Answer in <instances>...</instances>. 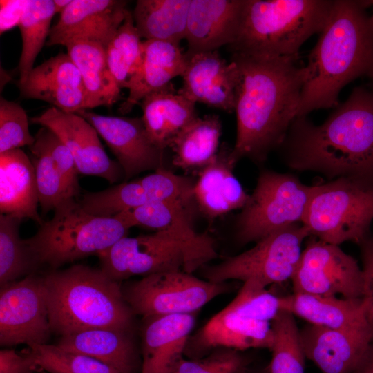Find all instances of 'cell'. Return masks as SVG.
I'll return each mask as SVG.
<instances>
[{
    "instance_id": "obj_1",
    "label": "cell",
    "mask_w": 373,
    "mask_h": 373,
    "mask_svg": "<svg viewBox=\"0 0 373 373\" xmlns=\"http://www.w3.org/2000/svg\"><path fill=\"white\" fill-rule=\"evenodd\" d=\"M238 69L235 112L237 133L230 159L260 162L281 146L298 117L306 70L299 56L233 53Z\"/></svg>"
},
{
    "instance_id": "obj_2",
    "label": "cell",
    "mask_w": 373,
    "mask_h": 373,
    "mask_svg": "<svg viewBox=\"0 0 373 373\" xmlns=\"http://www.w3.org/2000/svg\"><path fill=\"white\" fill-rule=\"evenodd\" d=\"M281 146L291 169L373 182V90L355 87L320 125L296 117Z\"/></svg>"
},
{
    "instance_id": "obj_3",
    "label": "cell",
    "mask_w": 373,
    "mask_h": 373,
    "mask_svg": "<svg viewBox=\"0 0 373 373\" xmlns=\"http://www.w3.org/2000/svg\"><path fill=\"white\" fill-rule=\"evenodd\" d=\"M370 6V1H333L305 65L298 117L336 108L345 85L361 77L373 78V14L367 11Z\"/></svg>"
},
{
    "instance_id": "obj_4",
    "label": "cell",
    "mask_w": 373,
    "mask_h": 373,
    "mask_svg": "<svg viewBox=\"0 0 373 373\" xmlns=\"http://www.w3.org/2000/svg\"><path fill=\"white\" fill-rule=\"evenodd\" d=\"M43 276L52 332L63 336L93 328L133 331L135 314L121 283L100 268L73 265Z\"/></svg>"
},
{
    "instance_id": "obj_5",
    "label": "cell",
    "mask_w": 373,
    "mask_h": 373,
    "mask_svg": "<svg viewBox=\"0 0 373 373\" xmlns=\"http://www.w3.org/2000/svg\"><path fill=\"white\" fill-rule=\"evenodd\" d=\"M333 1L245 0L239 30L228 46L232 54L298 56L311 36L320 33Z\"/></svg>"
},
{
    "instance_id": "obj_6",
    "label": "cell",
    "mask_w": 373,
    "mask_h": 373,
    "mask_svg": "<svg viewBox=\"0 0 373 373\" xmlns=\"http://www.w3.org/2000/svg\"><path fill=\"white\" fill-rule=\"evenodd\" d=\"M53 217L25 241L39 266L52 270L91 255L98 256L133 227L119 213L113 217L95 216L86 211L75 198L60 203Z\"/></svg>"
},
{
    "instance_id": "obj_7",
    "label": "cell",
    "mask_w": 373,
    "mask_h": 373,
    "mask_svg": "<svg viewBox=\"0 0 373 373\" xmlns=\"http://www.w3.org/2000/svg\"><path fill=\"white\" fill-rule=\"evenodd\" d=\"M373 220V182L340 177L315 185L303 222L309 236L338 245L369 238Z\"/></svg>"
},
{
    "instance_id": "obj_8",
    "label": "cell",
    "mask_w": 373,
    "mask_h": 373,
    "mask_svg": "<svg viewBox=\"0 0 373 373\" xmlns=\"http://www.w3.org/2000/svg\"><path fill=\"white\" fill-rule=\"evenodd\" d=\"M314 187L292 174L262 170L238 217L237 241L256 242L286 227L303 223Z\"/></svg>"
},
{
    "instance_id": "obj_9",
    "label": "cell",
    "mask_w": 373,
    "mask_h": 373,
    "mask_svg": "<svg viewBox=\"0 0 373 373\" xmlns=\"http://www.w3.org/2000/svg\"><path fill=\"white\" fill-rule=\"evenodd\" d=\"M309 236L303 223L286 227L256 242L251 249L201 268L205 280L225 283L253 280L266 287L291 279L301 256V245Z\"/></svg>"
},
{
    "instance_id": "obj_10",
    "label": "cell",
    "mask_w": 373,
    "mask_h": 373,
    "mask_svg": "<svg viewBox=\"0 0 373 373\" xmlns=\"http://www.w3.org/2000/svg\"><path fill=\"white\" fill-rule=\"evenodd\" d=\"M231 289L183 270L153 274L122 285L124 298L135 315L147 318L196 313L211 300Z\"/></svg>"
},
{
    "instance_id": "obj_11",
    "label": "cell",
    "mask_w": 373,
    "mask_h": 373,
    "mask_svg": "<svg viewBox=\"0 0 373 373\" xmlns=\"http://www.w3.org/2000/svg\"><path fill=\"white\" fill-rule=\"evenodd\" d=\"M52 333L43 276L35 274L1 286L0 344H46Z\"/></svg>"
},
{
    "instance_id": "obj_12",
    "label": "cell",
    "mask_w": 373,
    "mask_h": 373,
    "mask_svg": "<svg viewBox=\"0 0 373 373\" xmlns=\"http://www.w3.org/2000/svg\"><path fill=\"white\" fill-rule=\"evenodd\" d=\"M294 293L361 298L364 275L356 260L338 245L312 236L291 279Z\"/></svg>"
},
{
    "instance_id": "obj_13",
    "label": "cell",
    "mask_w": 373,
    "mask_h": 373,
    "mask_svg": "<svg viewBox=\"0 0 373 373\" xmlns=\"http://www.w3.org/2000/svg\"><path fill=\"white\" fill-rule=\"evenodd\" d=\"M97 256L100 269L120 283L134 276L144 277L184 268L180 248L161 231L125 236Z\"/></svg>"
},
{
    "instance_id": "obj_14",
    "label": "cell",
    "mask_w": 373,
    "mask_h": 373,
    "mask_svg": "<svg viewBox=\"0 0 373 373\" xmlns=\"http://www.w3.org/2000/svg\"><path fill=\"white\" fill-rule=\"evenodd\" d=\"M53 131L71 152L79 173L100 177L110 184L124 177L118 162L106 154L96 129L77 113L51 107L30 119Z\"/></svg>"
},
{
    "instance_id": "obj_15",
    "label": "cell",
    "mask_w": 373,
    "mask_h": 373,
    "mask_svg": "<svg viewBox=\"0 0 373 373\" xmlns=\"http://www.w3.org/2000/svg\"><path fill=\"white\" fill-rule=\"evenodd\" d=\"M186 208L173 202H153L122 211L133 227L166 234L183 254V271L192 274L217 258L218 253L213 238L193 229Z\"/></svg>"
},
{
    "instance_id": "obj_16",
    "label": "cell",
    "mask_w": 373,
    "mask_h": 373,
    "mask_svg": "<svg viewBox=\"0 0 373 373\" xmlns=\"http://www.w3.org/2000/svg\"><path fill=\"white\" fill-rule=\"evenodd\" d=\"M77 113L104 140L121 166L125 181L144 171L164 168V151L150 140L142 117L106 116L88 110Z\"/></svg>"
},
{
    "instance_id": "obj_17",
    "label": "cell",
    "mask_w": 373,
    "mask_h": 373,
    "mask_svg": "<svg viewBox=\"0 0 373 373\" xmlns=\"http://www.w3.org/2000/svg\"><path fill=\"white\" fill-rule=\"evenodd\" d=\"M126 4L122 0H73L51 28L46 46L85 40L106 48L125 19Z\"/></svg>"
},
{
    "instance_id": "obj_18",
    "label": "cell",
    "mask_w": 373,
    "mask_h": 373,
    "mask_svg": "<svg viewBox=\"0 0 373 373\" xmlns=\"http://www.w3.org/2000/svg\"><path fill=\"white\" fill-rule=\"evenodd\" d=\"M180 191L177 175L163 168L101 191L85 193L79 202L91 214L113 217L122 211L153 202H174Z\"/></svg>"
},
{
    "instance_id": "obj_19",
    "label": "cell",
    "mask_w": 373,
    "mask_h": 373,
    "mask_svg": "<svg viewBox=\"0 0 373 373\" xmlns=\"http://www.w3.org/2000/svg\"><path fill=\"white\" fill-rule=\"evenodd\" d=\"M186 59L182 75L183 85L178 93L195 103L233 112L239 77L236 64L232 60L228 63L218 50L195 54Z\"/></svg>"
},
{
    "instance_id": "obj_20",
    "label": "cell",
    "mask_w": 373,
    "mask_h": 373,
    "mask_svg": "<svg viewBox=\"0 0 373 373\" xmlns=\"http://www.w3.org/2000/svg\"><path fill=\"white\" fill-rule=\"evenodd\" d=\"M274 340L270 322L246 318L227 306L190 336L184 354L200 358L217 347L240 352L249 348L271 350Z\"/></svg>"
},
{
    "instance_id": "obj_21",
    "label": "cell",
    "mask_w": 373,
    "mask_h": 373,
    "mask_svg": "<svg viewBox=\"0 0 373 373\" xmlns=\"http://www.w3.org/2000/svg\"><path fill=\"white\" fill-rule=\"evenodd\" d=\"M18 87L23 98L45 102L65 112L86 110L82 76L68 53H59L34 67Z\"/></svg>"
},
{
    "instance_id": "obj_22",
    "label": "cell",
    "mask_w": 373,
    "mask_h": 373,
    "mask_svg": "<svg viewBox=\"0 0 373 373\" xmlns=\"http://www.w3.org/2000/svg\"><path fill=\"white\" fill-rule=\"evenodd\" d=\"M300 338L306 358L323 373H350L373 340L367 325L336 329L309 323Z\"/></svg>"
},
{
    "instance_id": "obj_23",
    "label": "cell",
    "mask_w": 373,
    "mask_h": 373,
    "mask_svg": "<svg viewBox=\"0 0 373 373\" xmlns=\"http://www.w3.org/2000/svg\"><path fill=\"white\" fill-rule=\"evenodd\" d=\"M245 0H191L186 34V57L218 50L237 36Z\"/></svg>"
},
{
    "instance_id": "obj_24",
    "label": "cell",
    "mask_w": 373,
    "mask_h": 373,
    "mask_svg": "<svg viewBox=\"0 0 373 373\" xmlns=\"http://www.w3.org/2000/svg\"><path fill=\"white\" fill-rule=\"evenodd\" d=\"M141 373H169L183 357L195 313L143 318Z\"/></svg>"
},
{
    "instance_id": "obj_25",
    "label": "cell",
    "mask_w": 373,
    "mask_h": 373,
    "mask_svg": "<svg viewBox=\"0 0 373 373\" xmlns=\"http://www.w3.org/2000/svg\"><path fill=\"white\" fill-rule=\"evenodd\" d=\"M187 59L180 45L160 40H144L140 62L128 83V95L118 109L129 113L148 95L170 85L174 77L182 75Z\"/></svg>"
},
{
    "instance_id": "obj_26",
    "label": "cell",
    "mask_w": 373,
    "mask_h": 373,
    "mask_svg": "<svg viewBox=\"0 0 373 373\" xmlns=\"http://www.w3.org/2000/svg\"><path fill=\"white\" fill-rule=\"evenodd\" d=\"M231 151L222 146L213 161L200 171L194 184V200L201 212L211 219L242 209L249 199L233 173Z\"/></svg>"
},
{
    "instance_id": "obj_27",
    "label": "cell",
    "mask_w": 373,
    "mask_h": 373,
    "mask_svg": "<svg viewBox=\"0 0 373 373\" xmlns=\"http://www.w3.org/2000/svg\"><path fill=\"white\" fill-rule=\"evenodd\" d=\"M57 346L92 357L120 373L141 371L133 331L93 328L61 336Z\"/></svg>"
},
{
    "instance_id": "obj_28",
    "label": "cell",
    "mask_w": 373,
    "mask_h": 373,
    "mask_svg": "<svg viewBox=\"0 0 373 373\" xmlns=\"http://www.w3.org/2000/svg\"><path fill=\"white\" fill-rule=\"evenodd\" d=\"M38 192L31 159L21 149L0 154V211L41 225Z\"/></svg>"
},
{
    "instance_id": "obj_29",
    "label": "cell",
    "mask_w": 373,
    "mask_h": 373,
    "mask_svg": "<svg viewBox=\"0 0 373 373\" xmlns=\"http://www.w3.org/2000/svg\"><path fill=\"white\" fill-rule=\"evenodd\" d=\"M195 103L180 95L172 84L141 101L146 133L158 148L169 147L173 138L198 117Z\"/></svg>"
},
{
    "instance_id": "obj_30",
    "label": "cell",
    "mask_w": 373,
    "mask_h": 373,
    "mask_svg": "<svg viewBox=\"0 0 373 373\" xmlns=\"http://www.w3.org/2000/svg\"><path fill=\"white\" fill-rule=\"evenodd\" d=\"M283 310L309 324L331 329H351L367 325L361 298L341 299L336 296L294 293L284 296Z\"/></svg>"
},
{
    "instance_id": "obj_31",
    "label": "cell",
    "mask_w": 373,
    "mask_h": 373,
    "mask_svg": "<svg viewBox=\"0 0 373 373\" xmlns=\"http://www.w3.org/2000/svg\"><path fill=\"white\" fill-rule=\"evenodd\" d=\"M79 69L86 96V110L111 106L121 99V89L107 64L106 48L93 41L79 40L66 46Z\"/></svg>"
},
{
    "instance_id": "obj_32",
    "label": "cell",
    "mask_w": 373,
    "mask_h": 373,
    "mask_svg": "<svg viewBox=\"0 0 373 373\" xmlns=\"http://www.w3.org/2000/svg\"><path fill=\"white\" fill-rule=\"evenodd\" d=\"M191 0H138L133 11L141 38L180 45L185 39Z\"/></svg>"
},
{
    "instance_id": "obj_33",
    "label": "cell",
    "mask_w": 373,
    "mask_h": 373,
    "mask_svg": "<svg viewBox=\"0 0 373 373\" xmlns=\"http://www.w3.org/2000/svg\"><path fill=\"white\" fill-rule=\"evenodd\" d=\"M221 131L218 115L196 117L170 142L173 164L185 171L201 170L209 165L218 154Z\"/></svg>"
},
{
    "instance_id": "obj_34",
    "label": "cell",
    "mask_w": 373,
    "mask_h": 373,
    "mask_svg": "<svg viewBox=\"0 0 373 373\" xmlns=\"http://www.w3.org/2000/svg\"><path fill=\"white\" fill-rule=\"evenodd\" d=\"M55 14L53 0H28L18 26L22 39L18 83L23 82L34 68L37 57L49 37L51 21Z\"/></svg>"
},
{
    "instance_id": "obj_35",
    "label": "cell",
    "mask_w": 373,
    "mask_h": 373,
    "mask_svg": "<svg viewBox=\"0 0 373 373\" xmlns=\"http://www.w3.org/2000/svg\"><path fill=\"white\" fill-rule=\"evenodd\" d=\"M22 220L0 214V286L35 274L39 267L19 235Z\"/></svg>"
},
{
    "instance_id": "obj_36",
    "label": "cell",
    "mask_w": 373,
    "mask_h": 373,
    "mask_svg": "<svg viewBox=\"0 0 373 373\" xmlns=\"http://www.w3.org/2000/svg\"><path fill=\"white\" fill-rule=\"evenodd\" d=\"M142 44L133 13L128 10L124 21L106 48L108 68L121 90L127 88L130 79L138 68Z\"/></svg>"
},
{
    "instance_id": "obj_37",
    "label": "cell",
    "mask_w": 373,
    "mask_h": 373,
    "mask_svg": "<svg viewBox=\"0 0 373 373\" xmlns=\"http://www.w3.org/2000/svg\"><path fill=\"white\" fill-rule=\"evenodd\" d=\"M271 324L274 340L269 373H305L306 356L294 315L283 310Z\"/></svg>"
},
{
    "instance_id": "obj_38",
    "label": "cell",
    "mask_w": 373,
    "mask_h": 373,
    "mask_svg": "<svg viewBox=\"0 0 373 373\" xmlns=\"http://www.w3.org/2000/svg\"><path fill=\"white\" fill-rule=\"evenodd\" d=\"M28 347L39 367L49 373H120L92 357L57 345L32 344Z\"/></svg>"
},
{
    "instance_id": "obj_39",
    "label": "cell",
    "mask_w": 373,
    "mask_h": 373,
    "mask_svg": "<svg viewBox=\"0 0 373 373\" xmlns=\"http://www.w3.org/2000/svg\"><path fill=\"white\" fill-rule=\"evenodd\" d=\"M32 156L39 204L46 215L65 200L74 198L55 163L42 147L35 142L29 146Z\"/></svg>"
},
{
    "instance_id": "obj_40",
    "label": "cell",
    "mask_w": 373,
    "mask_h": 373,
    "mask_svg": "<svg viewBox=\"0 0 373 373\" xmlns=\"http://www.w3.org/2000/svg\"><path fill=\"white\" fill-rule=\"evenodd\" d=\"M284 296H278L253 280L243 283L227 307L246 318L271 322L283 311Z\"/></svg>"
},
{
    "instance_id": "obj_41",
    "label": "cell",
    "mask_w": 373,
    "mask_h": 373,
    "mask_svg": "<svg viewBox=\"0 0 373 373\" xmlns=\"http://www.w3.org/2000/svg\"><path fill=\"white\" fill-rule=\"evenodd\" d=\"M251 358L240 351L217 347L202 357H182L169 373H251Z\"/></svg>"
},
{
    "instance_id": "obj_42",
    "label": "cell",
    "mask_w": 373,
    "mask_h": 373,
    "mask_svg": "<svg viewBox=\"0 0 373 373\" xmlns=\"http://www.w3.org/2000/svg\"><path fill=\"white\" fill-rule=\"evenodd\" d=\"M35 142L29 131L28 118L24 108L18 103L0 97V154L28 147Z\"/></svg>"
},
{
    "instance_id": "obj_43",
    "label": "cell",
    "mask_w": 373,
    "mask_h": 373,
    "mask_svg": "<svg viewBox=\"0 0 373 373\" xmlns=\"http://www.w3.org/2000/svg\"><path fill=\"white\" fill-rule=\"evenodd\" d=\"M34 142L50 155L72 195L76 198L79 193V172L68 148L53 131L44 126L35 134Z\"/></svg>"
},
{
    "instance_id": "obj_44",
    "label": "cell",
    "mask_w": 373,
    "mask_h": 373,
    "mask_svg": "<svg viewBox=\"0 0 373 373\" xmlns=\"http://www.w3.org/2000/svg\"><path fill=\"white\" fill-rule=\"evenodd\" d=\"M360 246L364 275L362 305L365 321L373 336V242L369 238Z\"/></svg>"
},
{
    "instance_id": "obj_45",
    "label": "cell",
    "mask_w": 373,
    "mask_h": 373,
    "mask_svg": "<svg viewBox=\"0 0 373 373\" xmlns=\"http://www.w3.org/2000/svg\"><path fill=\"white\" fill-rule=\"evenodd\" d=\"M41 370L28 348L21 354L12 349L0 351V373H33Z\"/></svg>"
},
{
    "instance_id": "obj_46",
    "label": "cell",
    "mask_w": 373,
    "mask_h": 373,
    "mask_svg": "<svg viewBox=\"0 0 373 373\" xmlns=\"http://www.w3.org/2000/svg\"><path fill=\"white\" fill-rule=\"evenodd\" d=\"M28 0H1V34L18 26L26 9Z\"/></svg>"
},
{
    "instance_id": "obj_47",
    "label": "cell",
    "mask_w": 373,
    "mask_h": 373,
    "mask_svg": "<svg viewBox=\"0 0 373 373\" xmlns=\"http://www.w3.org/2000/svg\"><path fill=\"white\" fill-rule=\"evenodd\" d=\"M350 373H373V340Z\"/></svg>"
},
{
    "instance_id": "obj_48",
    "label": "cell",
    "mask_w": 373,
    "mask_h": 373,
    "mask_svg": "<svg viewBox=\"0 0 373 373\" xmlns=\"http://www.w3.org/2000/svg\"><path fill=\"white\" fill-rule=\"evenodd\" d=\"M55 13H61L72 1L71 0H53Z\"/></svg>"
},
{
    "instance_id": "obj_49",
    "label": "cell",
    "mask_w": 373,
    "mask_h": 373,
    "mask_svg": "<svg viewBox=\"0 0 373 373\" xmlns=\"http://www.w3.org/2000/svg\"><path fill=\"white\" fill-rule=\"evenodd\" d=\"M251 373H269V365L253 370Z\"/></svg>"
},
{
    "instance_id": "obj_50",
    "label": "cell",
    "mask_w": 373,
    "mask_h": 373,
    "mask_svg": "<svg viewBox=\"0 0 373 373\" xmlns=\"http://www.w3.org/2000/svg\"><path fill=\"white\" fill-rule=\"evenodd\" d=\"M370 5L373 6V1H370Z\"/></svg>"
}]
</instances>
